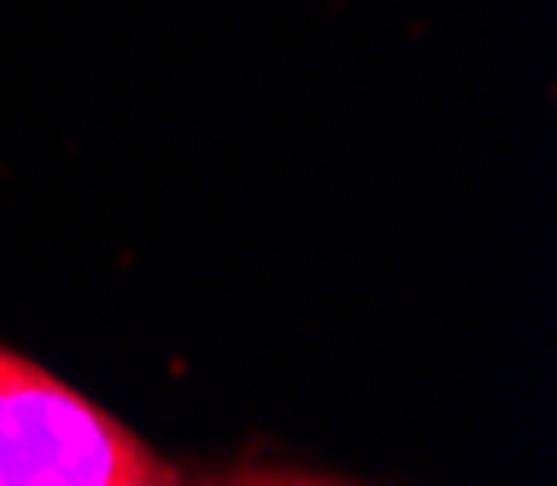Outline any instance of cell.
Segmentation results:
<instances>
[{
  "label": "cell",
  "mask_w": 557,
  "mask_h": 486,
  "mask_svg": "<svg viewBox=\"0 0 557 486\" xmlns=\"http://www.w3.org/2000/svg\"><path fill=\"white\" fill-rule=\"evenodd\" d=\"M188 481L53 370L0 346V486H176Z\"/></svg>",
  "instance_id": "obj_1"
}]
</instances>
